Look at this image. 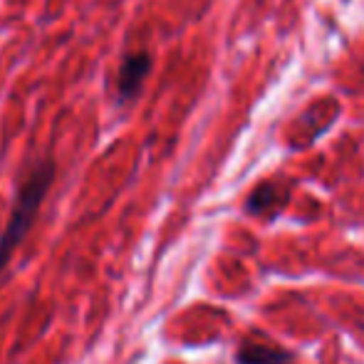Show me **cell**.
I'll use <instances>...</instances> for the list:
<instances>
[{"label":"cell","instance_id":"obj_3","mask_svg":"<svg viewBox=\"0 0 364 364\" xmlns=\"http://www.w3.org/2000/svg\"><path fill=\"white\" fill-rule=\"evenodd\" d=\"M290 360H292L290 352L280 350L275 345H268V342H253V340H245L238 347V355H235V362L238 364H288Z\"/></svg>","mask_w":364,"mask_h":364},{"label":"cell","instance_id":"obj_1","mask_svg":"<svg viewBox=\"0 0 364 364\" xmlns=\"http://www.w3.org/2000/svg\"><path fill=\"white\" fill-rule=\"evenodd\" d=\"M55 161L50 156L38 159L33 166L28 168L23 183L18 188V196H15L13 211H10V218L5 223L3 233H0V273L5 270V265L10 263V258L15 255L18 245L23 243V238L28 235L30 225L38 218V211L43 206L45 196H48L50 186L55 181Z\"/></svg>","mask_w":364,"mask_h":364},{"label":"cell","instance_id":"obj_2","mask_svg":"<svg viewBox=\"0 0 364 364\" xmlns=\"http://www.w3.org/2000/svg\"><path fill=\"white\" fill-rule=\"evenodd\" d=\"M151 53H146V50H132V53H127L124 58L119 60V70H117V95H119L122 102H134L136 97L141 95V90H144V82L146 77L151 75Z\"/></svg>","mask_w":364,"mask_h":364},{"label":"cell","instance_id":"obj_4","mask_svg":"<svg viewBox=\"0 0 364 364\" xmlns=\"http://www.w3.org/2000/svg\"><path fill=\"white\" fill-rule=\"evenodd\" d=\"M283 201H285V191L278 186V183L268 181V183H260V186L250 193L245 208H248V213L260 216V213L270 211V208H280L283 206Z\"/></svg>","mask_w":364,"mask_h":364}]
</instances>
